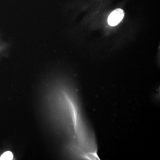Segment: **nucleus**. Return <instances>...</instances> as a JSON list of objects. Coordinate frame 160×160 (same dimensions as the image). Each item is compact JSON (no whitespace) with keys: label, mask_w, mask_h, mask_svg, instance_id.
Listing matches in <instances>:
<instances>
[{"label":"nucleus","mask_w":160,"mask_h":160,"mask_svg":"<svg viewBox=\"0 0 160 160\" xmlns=\"http://www.w3.org/2000/svg\"><path fill=\"white\" fill-rule=\"evenodd\" d=\"M125 13L122 9H117L112 12L108 18V24L110 26H117L122 20Z\"/></svg>","instance_id":"1"},{"label":"nucleus","mask_w":160,"mask_h":160,"mask_svg":"<svg viewBox=\"0 0 160 160\" xmlns=\"http://www.w3.org/2000/svg\"><path fill=\"white\" fill-rule=\"evenodd\" d=\"M13 158V154L10 151H7L3 153L0 158L1 160H11Z\"/></svg>","instance_id":"2"}]
</instances>
